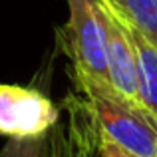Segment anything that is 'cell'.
<instances>
[{
    "label": "cell",
    "instance_id": "277c9868",
    "mask_svg": "<svg viewBox=\"0 0 157 157\" xmlns=\"http://www.w3.org/2000/svg\"><path fill=\"white\" fill-rule=\"evenodd\" d=\"M104 24H105V60H107L109 86L125 100L143 107L141 96H139L137 58H135V48L129 38V32L125 30L121 20L115 18L105 6H104Z\"/></svg>",
    "mask_w": 157,
    "mask_h": 157
},
{
    "label": "cell",
    "instance_id": "8992f818",
    "mask_svg": "<svg viewBox=\"0 0 157 157\" xmlns=\"http://www.w3.org/2000/svg\"><path fill=\"white\" fill-rule=\"evenodd\" d=\"M123 24L135 28L157 48V0H101Z\"/></svg>",
    "mask_w": 157,
    "mask_h": 157
},
{
    "label": "cell",
    "instance_id": "ba28073f",
    "mask_svg": "<svg viewBox=\"0 0 157 157\" xmlns=\"http://www.w3.org/2000/svg\"><path fill=\"white\" fill-rule=\"evenodd\" d=\"M100 157H131L125 151H121L119 147H115L113 143L100 139Z\"/></svg>",
    "mask_w": 157,
    "mask_h": 157
},
{
    "label": "cell",
    "instance_id": "6da1fadb",
    "mask_svg": "<svg viewBox=\"0 0 157 157\" xmlns=\"http://www.w3.org/2000/svg\"><path fill=\"white\" fill-rule=\"evenodd\" d=\"M72 80L100 139L113 143L131 157H157V119L145 107L125 100L105 82L74 72Z\"/></svg>",
    "mask_w": 157,
    "mask_h": 157
},
{
    "label": "cell",
    "instance_id": "7a4b0ae2",
    "mask_svg": "<svg viewBox=\"0 0 157 157\" xmlns=\"http://www.w3.org/2000/svg\"><path fill=\"white\" fill-rule=\"evenodd\" d=\"M68 22L58 32V42L72 62V72L109 84L101 0H68Z\"/></svg>",
    "mask_w": 157,
    "mask_h": 157
},
{
    "label": "cell",
    "instance_id": "52a82bcc",
    "mask_svg": "<svg viewBox=\"0 0 157 157\" xmlns=\"http://www.w3.org/2000/svg\"><path fill=\"white\" fill-rule=\"evenodd\" d=\"M0 157H52L50 133L34 139H8Z\"/></svg>",
    "mask_w": 157,
    "mask_h": 157
},
{
    "label": "cell",
    "instance_id": "5b68a950",
    "mask_svg": "<svg viewBox=\"0 0 157 157\" xmlns=\"http://www.w3.org/2000/svg\"><path fill=\"white\" fill-rule=\"evenodd\" d=\"M64 111L50 131L52 157H100V133L82 98L68 96Z\"/></svg>",
    "mask_w": 157,
    "mask_h": 157
},
{
    "label": "cell",
    "instance_id": "3957f363",
    "mask_svg": "<svg viewBox=\"0 0 157 157\" xmlns=\"http://www.w3.org/2000/svg\"><path fill=\"white\" fill-rule=\"evenodd\" d=\"M62 109L40 90L0 84V135L34 139L48 135L60 121Z\"/></svg>",
    "mask_w": 157,
    "mask_h": 157
}]
</instances>
